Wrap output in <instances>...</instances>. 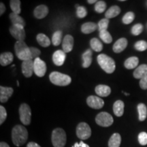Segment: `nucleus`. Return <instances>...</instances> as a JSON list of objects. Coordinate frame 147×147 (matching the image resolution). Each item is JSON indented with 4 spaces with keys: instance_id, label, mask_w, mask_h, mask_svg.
<instances>
[{
    "instance_id": "34",
    "label": "nucleus",
    "mask_w": 147,
    "mask_h": 147,
    "mask_svg": "<svg viewBox=\"0 0 147 147\" xmlns=\"http://www.w3.org/2000/svg\"><path fill=\"white\" fill-rule=\"evenodd\" d=\"M134 18H135V14L134 12H128L123 17L122 21L125 25H129L134 21Z\"/></svg>"
},
{
    "instance_id": "10",
    "label": "nucleus",
    "mask_w": 147,
    "mask_h": 147,
    "mask_svg": "<svg viewBox=\"0 0 147 147\" xmlns=\"http://www.w3.org/2000/svg\"><path fill=\"white\" fill-rule=\"evenodd\" d=\"M34 73L38 77H42L47 72V65L45 62L40 58H37L34 59Z\"/></svg>"
},
{
    "instance_id": "30",
    "label": "nucleus",
    "mask_w": 147,
    "mask_h": 147,
    "mask_svg": "<svg viewBox=\"0 0 147 147\" xmlns=\"http://www.w3.org/2000/svg\"><path fill=\"white\" fill-rule=\"evenodd\" d=\"M90 45L91 49L95 52H100L103 49V45L102 42L100 41L97 38H92L90 41Z\"/></svg>"
},
{
    "instance_id": "26",
    "label": "nucleus",
    "mask_w": 147,
    "mask_h": 147,
    "mask_svg": "<svg viewBox=\"0 0 147 147\" xmlns=\"http://www.w3.org/2000/svg\"><path fill=\"white\" fill-rule=\"evenodd\" d=\"M10 18L13 25H21V26H25V22L24 19L21 17L19 14H16L15 13L10 14Z\"/></svg>"
},
{
    "instance_id": "16",
    "label": "nucleus",
    "mask_w": 147,
    "mask_h": 147,
    "mask_svg": "<svg viewBox=\"0 0 147 147\" xmlns=\"http://www.w3.org/2000/svg\"><path fill=\"white\" fill-rule=\"evenodd\" d=\"M127 40L125 38H120L113 45V51L116 53H120L123 52L126 47H127Z\"/></svg>"
},
{
    "instance_id": "31",
    "label": "nucleus",
    "mask_w": 147,
    "mask_h": 147,
    "mask_svg": "<svg viewBox=\"0 0 147 147\" xmlns=\"http://www.w3.org/2000/svg\"><path fill=\"white\" fill-rule=\"evenodd\" d=\"M11 10L13 13L19 14L21 13V1L19 0H11L10 1Z\"/></svg>"
},
{
    "instance_id": "5",
    "label": "nucleus",
    "mask_w": 147,
    "mask_h": 147,
    "mask_svg": "<svg viewBox=\"0 0 147 147\" xmlns=\"http://www.w3.org/2000/svg\"><path fill=\"white\" fill-rule=\"evenodd\" d=\"M51 140L54 147H64L67 140L65 131L61 128L55 129L52 133Z\"/></svg>"
},
{
    "instance_id": "17",
    "label": "nucleus",
    "mask_w": 147,
    "mask_h": 147,
    "mask_svg": "<svg viewBox=\"0 0 147 147\" xmlns=\"http://www.w3.org/2000/svg\"><path fill=\"white\" fill-rule=\"evenodd\" d=\"M49 14V8L45 5H40L35 8L34 16L38 19H42L46 17Z\"/></svg>"
},
{
    "instance_id": "41",
    "label": "nucleus",
    "mask_w": 147,
    "mask_h": 147,
    "mask_svg": "<svg viewBox=\"0 0 147 147\" xmlns=\"http://www.w3.org/2000/svg\"><path fill=\"white\" fill-rule=\"evenodd\" d=\"M7 117L6 110L3 106H0V125H2Z\"/></svg>"
},
{
    "instance_id": "15",
    "label": "nucleus",
    "mask_w": 147,
    "mask_h": 147,
    "mask_svg": "<svg viewBox=\"0 0 147 147\" xmlns=\"http://www.w3.org/2000/svg\"><path fill=\"white\" fill-rule=\"evenodd\" d=\"M74 47V38L71 35H66L64 37L63 43H62V48L63 51L65 53L71 52Z\"/></svg>"
},
{
    "instance_id": "50",
    "label": "nucleus",
    "mask_w": 147,
    "mask_h": 147,
    "mask_svg": "<svg viewBox=\"0 0 147 147\" xmlns=\"http://www.w3.org/2000/svg\"><path fill=\"white\" fill-rule=\"evenodd\" d=\"M17 85L19 86V82H18V81H17Z\"/></svg>"
},
{
    "instance_id": "20",
    "label": "nucleus",
    "mask_w": 147,
    "mask_h": 147,
    "mask_svg": "<svg viewBox=\"0 0 147 147\" xmlns=\"http://www.w3.org/2000/svg\"><path fill=\"white\" fill-rule=\"evenodd\" d=\"M13 54L10 52L1 53L0 55V64L2 66L8 65L13 61Z\"/></svg>"
},
{
    "instance_id": "6",
    "label": "nucleus",
    "mask_w": 147,
    "mask_h": 147,
    "mask_svg": "<svg viewBox=\"0 0 147 147\" xmlns=\"http://www.w3.org/2000/svg\"><path fill=\"white\" fill-rule=\"evenodd\" d=\"M20 120L25 125H28L31 123V117H32V110L29 105L27 104H23L20 106L19 110Z\"/></svg>"
},
{
    "instance_id": "32",
    "label": "nucleus",
    "mask_w": 147,
    "mask_h": 147,
    "mask_svg": "<svg viewBox=\"0 0 147 147\" xmlns=\"http://www.w3.org/2000/svg\"><path fill=\"white\" fill-rule=\"evenodd\" d=\"M100 38H101V40H102L103 42H105L106 44L111 43L112 41H113L112 36L110 35V33L108 32L107 30H104V31H102V32H100Z\"/></svg>"
},
{
    "instance_id": "18",
    "label": "nucleus",
    "mask_w": 147,
    "mask_h": 147,
    "mask_svg": "<svg viewBox=\"0 0 147 147\" xmlns=\"http://www.w3.org/2000/svg\"><path fill=\"white\" fill-rule=\"evenodd\" d=\"M134 77L136 79H142L147 76V65L142 64L140 65L134 71Z\"/></svg>"
},
{
    "instance_id": "25",
    "label": "nucleus",
    "mask_w": 147,
    "mask_h": 147,
    "mask_svg": "<svg viewBox=\"0 0 147 147\" xmlns=\"http://www.w3.org/2000/svg\"><path fill=\"white\" fill-rule=\"evenodd\" d=\"M139 63V59L137 57H131L126 59L124 63L125 67L128 69L136 68Z\"/></svg>"
},
{
    "instance_id": "21",
    "label": "nucleus",
    "mask_w": 147,
    "mask_h": 147,
    "mask_svg": "<svg viewBox=\"0 0 147 147\" xmlns=\"http://www.w3.org/2000/svg\"><path fill=\"white\" fill-rule=\"evenodd\" d=\"M124 102L121 100L116 101L113 105V111L114 114L117 117H120L123 116L124 113Z\"/></svg>"
},
{
    "instance_id": "46",
    "label": "nucleus",
    "mask_w": 147,
    "mask_h": 147,
    "mask_svg": "<svg viewBox=\"0 0 147 147\" xmlns=\"http://www.w3.org/2000/svg\"><path fill=\"white\" fill-rule=\"evenodd\" d=\"M27 147H41L39 144H38L36 142H31L28 143V144L27 145Z\"/></svg>"
},
{
    "instance_id": "29",
    "label": "nucleus",
    "mask_w": 147,
    "mask_h": 147,
    "mask_svg": "<svg viewBox=\"0 0 147 147\" xmlns=\"http://www.w3.org/2000/svg\"><path fill=\"white\" fill-rule=\"evenodd\" d=\"M138 111L139 115V120L140 121H144L146 118L147 116V109L146 106L144 104L140 103L138 105Z\"/></svg>"
},
{
    "instance_id": "4",
    "label": "nucleus",
    "mask_w": 147,
    "mask_h": 147,
    "mask_svg": "<svg viewBox=\"0 0 147 147\" xmlns=\"http://www.w3.org/2000/svg\"><path fill=\"white\" fill-rule=\"evenodd\" d=\"M51 82L55 85L57 86H67L71 83V79L68 75L58 72V71H53L49 76Z\"/></svg>"
},
{
    "instance_id": "3",
    "label": "nucleus",
    "mask_w": 147,
    "mask_h": 147,
    "mask_svg": "<svg viewBox=\"0 0 147 147\" xmlns=\"http://www.w3.org/2000/svg\"><path fill=\"white\" fill-rule=\"evenodd\" d=\"M97 62L103 70L107 74H112L115 70L116 65L113 59L105 54H100L97 56Z\"/></svg>"
},
{
    "instance_id": "24",
    "label": "nucleus",
    "mask_w": 147,
    "mask_h": 147,
    "mask_svg": "<svg viewBox=\"0 0 147 147\" xmlns=\"http://www.w3.org/2000/svg\"><path fill=\"white\" fill-rule=\"evenodd\" d=\"M121 142V135L118 133H115L113 134L108 141V147H120Z\"/></svg>"
},
{
    "instance_id": "22",
    "label": "nucleus",
    "mask_w": 147,
    "mask_h": 147,
    "mask_svg": "<svg viewBox=\"0 0 147 147\" xmlns=\"http://www.w3.org/2000/svg\"><path fill=\"white\" fill-rule=\"evenodd\" d=\"M92 51L90 49H88L82 54V59L83 61V63H82V67L84 68H87L90 65H91L92 63Z\"/></svg>"
},
{
    "instance_id": "48",
    "label": "nucleus",
    "mask_w": 147,
    "mask_h": 147,
    "mask_svg": "<svg viewBox=\"0 0 147 147\" xmlns=\"http://www.w3.org/2000/svg\"><path fill=\"white\" fill-rule=\"evenodd\" d=\"M87 2L89 3H91V4H93V3H96L97 2V0H88Z\"/></svg>"
},
{
    "instance_id": "23",
    "label": "nucleus",
    "mask_w": 147,
    "mask_h": 147,
    "mask_svg": "<svg viewBox=\"0 0 147 147\" xmlns=\"http://www.w3.org/2000/svg\"><path fill=\"white\" fill-rule=\"evenodd\" d=\"M97 29V25L92 22L84 23L81 26V32L84 34H89L95 32Z\"/></svg>"
},
{
    "instance_id": "28",
    "label": "nucleus",
    "mask_w": 147,
    "mask_h": 147,
    "mask_svg": "<svg viewBox=\"0 0 147 147\" xmlns=\"http://www.w3.org/2000/svg\"><path fill=\"white\" fill-rule=\"evenodd\" d=\"M37 42L42 47H48L51 45V40L44 34H39L36 37Z\"/></svg>"
},
{
    "instance_id": "12",
    "label": "nucleus",
    "mask_w": 147,
    "mask_h": 147,
    "mask_svg": "<svg viewBox=\"0 0 147 147\" xmlns=\"http://www.w3.org/2000/svg\"><path fill=\"white\" fill-rule=\"evenodd\" d=\"M88 106L93 109H100L104 105V102L100 97L91 95L87 99Z\"/></svg>"
},
{
    "instance_id": "49",
    "label": "nucleus",
    "mask_w": 147,
    "mask_h": 147,
    "mask_svg": "<svg viewBox=\"0 0 147 147\" xmlns=\"http://www.w3.org/2000/svg\"><path fill=\"white\" fill-rule=\"evenodd\" d=\"M125 93V95H129V93Z\"/></svg>"
},
{
    "instance_id": "36",
    "label": "nucleus",
    "mask_w": 147,
    "mask_h": 147,
    "mask_svg": "<svg viewBox=\"0 0 147 147\" xmlns=\"http://www.w3.org/2000/svg\"><path fill=\"white\" fill-rule=\"evenodd\" d=\"M134 47L137 51L142 52L147 49V42L144 40H140V41L136 42Z\"/></svg>"
},
{
    "instance_id": "11",
    "label": "nucleus",
    "mask_w": 147,
    "mask_h": 147,
    "mask_svg": "<svg viewBox=\"0 0 147 147\" xmlns=\"http://www.w3.org/2000/svg\"><path fill=\"white\" fill-rule=\"evenodd\" d=\"M22 72L27 78L32 76L34 72V62L32 59L25 61L22 63Z\"/></svg>"
},
{
    "instance_id": "2",
    "label": "nucleus",
    "mask_w": 147,
    "mask_h": 147,
    "mask_svg": "<svg viewBox=\"0 0 147 147\" xmlns=\"http://www.w3.org/2000/svg\"><path fill=\"white\" fill-rule=\"evenodd\" d=\"M16 55L20 60L27 61L32 59V53L30 51V48L27 47L24 41H17L14 45Z\"/></svg>"
},
{
    "instance_id": "38",
    "label": "nucleus",
    "mask_w": 147,
    "mask_h": 147,
    "mask_svg": "<svg viewBox=\"0 0 147 147\" xmlns=\"http://www.w3.org/2000/svg\"><path fill=\"white\" fill-rule=\"evenodd\" d=\"M143 29H144V27L141 23L136 24L134 25L131 28V34L134 36H138L142 32Z\"/></svg>"
},
{
    "instance_id": "7",
    "label": "nucleus",
    "mask_w": 147,
    "mask_h": 147,
    "mask_svg": "<svg viewBox=\"0 0 147 147\" xmlns=\"http://www.w3.org/2000/svg\"><path fill=\"white\" fill-rule=\"evenodd\" d=\"M95 122L100 126L107 127L113 125L114 120L113 117L109 113L106 112H102L96 116Z\"/></svg>"
},
{
    "instance_id": "47",
    "label": "nucleus",
    "mask_w": 147,
    "mask_h": 147,
    "mask_svg": "<svg viewBox=\"0 0 147 147\" xmlns=\"http://www.w3.org/2000/svg\"><path fill=\"white\" fill-rule=\"evenodd\" d=\"M0 147H10V146L4 142H1L0 143Z\"/></svg>"
},
{
    "instance_id": "37",
    "label": "nucleus",
    "mask_w": 147,
    "mask_h": 147,
    "mask_svg": "<svg viewBox=\"0 0 147 147\" xmlns=\"http://www.w3.org/2000/svg\"><path fill=\"white\" fill-rule=\"evenodd\" d=\"M108 25H109V19L108 18H102L101 21H99L98 24H97V27H98V29L100 32L102 31L107 30Z\"/></svg>"
},
{
    "instance_id": "39",
    "label": "nucleus",
    "mask_w": 147,
    "mask_h": 147,
    "mask_svg": "<svg viewBox=\"0 0 147 147\" xmlns=\"http://www.w3.org/2000/svg\"><path fill=\"white\" fill-rule=\"evenodd\" d=\"M87 15V11L83 6H79L76 8V16L78 18H84Z\"/></svg>"
},
{
    "instance_id": "44",
    "label": "nucleus",
    "mask_w": 147,
    "mask_h": 147,
    "mask_svg": "<svg viewBox=\"0 0 147 147\" xmlns=\"http://www.w3.org/2000/svg\"><path fill=\"white\" fill-rule=\"evenodd\" d=\"M72 147H89V145L85 144V143L80 141V142H76L73 145Z\"/></svg>"
},
{
    "instance_id": "45",
    "label": "nucleus",
    "mask_w": 147,
    "mask_h": 147,
    "mask_svg": "<svg viewBox=\"0 0 147 147\" xmlns=\"http://www.w3.org/2000/svg\"><path fill=\"white\" fill-rule=\"evenodd\" d=\"M5 11V6L3 3H0V15H2Z\"/></svg>"
},
{
    "instance_id": "14",
    "label": "nucleus",
    "mask_w": 147,
    "mask_h": 147,
    "mask_svg": "<svg viewBox=\"0 0 147 147\" xmlns=\"http://www.w3.org/2000/svg\"><path fill=\"white\" fill-rule=\"evenodd\" d=\"M14 90L11 87H5L3 86L0 87V102L5 103L12 96Z\"/></svg>"
},
{
    "instance_id": "13",
    "label": "nucleus",
    "mask_w": 147,
    "mask_h": 147,
    "mask_svg": "<svg viewBox=\"0 0 147 147\" xmlns=\"http://www.w3.org/2000/svg\"><path fill=\"white\" fill-rule=\"evenodd\" d=\"M65 53L63 51H56L53 55V63L57 66L62 65L65 62Z\"/></svg>"
},
{
    "instance_id": "42",
    "label": "nucleus",
    "mask_w": 147,
    "mask_h": 147,
    "mask_svg": "<svg viewBox=\"0 0 147 147\" xmlns=\"http://www.w3.org/2000/svg\"><path fill=\"white\" fill-rule=\"evenodd\" d=\"M30 51L31 53H32V59H36L38 58V57L40 56V54H41V51H40L38 49L35 47H30Z\"/></svg>"
},
{
    "instance_id": "43",
    "label": "nucleus",
    "mask_w": 147,
    "mask_h": 147,
    "mask_svg": "<svg viewBox=\"0 0 147 147\" xmlns=\"http://www.w3.org/2000/svg\"><path fill=\"white\" fill-rule=\"evenodd\" d=\"M140 86L142 89H147V76L141 79L140 81Z\"/></svg>"
},
{
    "instance_id": "9",
    "label": "nucleus",
    "mask_w": 147,
    "mask_h": 147,
    "mask_svg": "<svg viewBox=\"0 0 147 147\" xmlns=\"http://www.w3.org/2000/svg\"><path fill=\"white\" fill-rule=\"evenodd\" d=\"M10 32L17 41H24L25 39V27L12 25L10 27Z\"/></svg>"
},
{
    "instance_id": "33",
    "label": "nucleus",
    "mask_w": 147,
    "mask_h": 147,
    "mask_svg": "<svg viewBox=\"0 0 147 147\" xmlns=\"http://www.w3.org/2000/svg\"><path fill=\"white\" fill-rule=\"evenodd\" d=\"M62 39V32L61 31H57L53 34L52 38V43L54 46H59L61 42Z\"/></svg>"
},
{
    "instance_id": "40",
    "label": "nucleus",
    "mask_w": 147,
    "mask_h": 147,
    "mask_svg": "<svg viewBox=\"0 0 147 147\" xmlns=\"http://www.w3.org/2000/svg\"><path fill=\"white\" fill-rule=\"evenodd\" d=\"M138 142L142 146L147 144V133L141 132L138 135Z\"/></svg>"
},
{
    "instance_id": "1",
    "label": "nucleus",
    "mask_w": 147,
    "mask_h": 147,
    "mask_svg": "<svg viewBox=\"0 0 147 147\" xmlns=\"http://www.w3.org/2000/svg\"><path fill=\"white\" fill-rule=\"evenodd\" d=\"M28 138V131L25 127L16 125L12 131V139L13 144L16 146H21L27 142Z\"/></svg>"
},
{
    "instance_id": "35",
    "label": "nucleus",
    "mask_w": 147,
    "mask_h": 147,
    "mask_svg": "<svg viewBox=\"0 0 147 147\" xmlns=\"http://www.w3.org/2000/svg\"><path fill=\"white\" fill-rule=\"evenodd\" d=\"M106 3L104 1H97L95 5V11L97 13H102L106 10Z\"/></svg>"
},
{
    "instance_id": "8",
    "label": "nucleus",
    "mask_w": 147,
    "mask_h": 147,
    "mask_svg": "<svg viewBox=\"0 0 147 147\" xmlns=\"http://www.w3.org/2000/svg\"><path fill=\"white\" fill-rule=\"evenodd\" d=\"M76 135L78 138L87 140L91 136V129L87 123H80L76 127Z\"/></svg>"
},
{
    "instance_id": "27",
    "label": "nucleus",
    "mask_w": 147,
    "mask_h": 147,
    "mask_svg": "<svg viewBox=\"0 0 147 147\" xmlns=\"http://www.w3.org/2000/svg\"><path fill=\"white\" fill-rule=\"evenodd\" d=\"M121 13V8L117 5H113V6L110 7L108 10L106 11L105 16L106 18L109 19V18H115L117 16H118Z\"/></svg>"
},
{
    "instance_id": "19",
    "label": "nucleus",
    "mask_w": 147,
    "mask_h": 147,
    "mask_svg": "<svg viewBox=\"0 0 147 147\" xmlns=\"http://www.w3.org/2000/svg\"><path fill=\"white\" fill-rule=\"evenodd\" d=\"M95 93L100 97H108L111 93V89L110 87L104 84H99L95 89Z\"/></svg>"
}]
</instances>
